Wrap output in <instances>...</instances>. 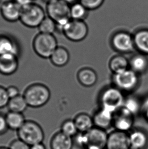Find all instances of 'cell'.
<instances>
[{
	"mask_svg": "<svg viewBox=\"0 0 148 149\" xmlns=\"http://www.w3.org/2000/svg\"><path fill=\"white\" fill-rule=\"evenodd\" d=\"M125 99L122 91L113 86L103 90L100 94V102L102 109L114 113L123 107Z\"/></svg>",
	"mask_w": 148,
	"mask_h": 149,
	"instance_id": "cell-4",
	"label": "cell"
},
{
	"mask_svg": "<svg viewBox=\"0 0 148 149\" xmlns=\"http://www.w3.org/2000/svg\"><path fill=\"white\" fill-rule=\"evenodd\" d=\"M20 49L18 41L14 37L6 34H0V56L13 54L19 56Z\"/></svg>",
	"mask_w": 148,
	"mask_h": 149,
	"instance_id": "cell-14",
	"label": "cell"
},
{
	"mask_svg": "<svg viewBox=\"0 0 148 149\" xmlns=\"http://www.w3.org/2000/svg\"><path fill=\"white\" fill-rule=\"evenodd\" d=\"M33 1H34V0H33Z\"/></svg>",
	"mask_w": 148,
	"mask_h": 149,
	"instance_id": "cell-44",
	"label": "cell"
},
{
	"mask_svg": "<svg viewBox=\"0 0 148 149\" xmlns=\"http://www.w3.org/2000/svg\"><path fill=\"white\" fill-rule=\"evenodd\" d=\"M114 113L104 109H100L92 118L95 127L106 130L113 125Z\"/></svg>",
	"mask_w": 148,
	"mask_h": 149,
	"instance_id": "cell-16",
	"label": "cell"
},
{
	"mask_svg": "<svg viewBox=\"0 0 148 149\" xmlns=\"http://www.w3.org/2000/svg\"><path fill=\"white\" fill-rule=\"evenodd\" d=\"M129 134L115 130L108 134L106 149H129L130 148Z\"/></svg>",
	"mask_w": 148,
	"mask_h": 149,
	"instance_id": "cell-12",
	"label": "cell"
},
{
	"mask_svg": "<svg viewBox=\"0 0 148 149\" xmlns=\"http://www.w3.org/2000/svg\"><path fill=\"white\" fill-rule=\"evenodd\" d=\"M133 115L141 111L142 103L134 96H130L125 99L123 107Z\"/></svg>",
	"mask_w": 148,
	"mask_h": 149,
	"instance_id": "cell-28",
	"label": "cell"
},
{
	"mask_svg": "<svg viewBox=\"0 0 148 149\" xmlns=\"http://www.w3.org/2000/svg\"><path fill=\"white\" fill-rule=\"evenodd\" d=\"M23 95L28 107L38 109L48 102L51 98V92L46 85L34 83L26 88Z\"/></svg>",
	"mask_w": 148,
	"mask_h": 149,
	"instance_id": "cell-1",
	"label": "cell"
},
{
	"mask_svg": "<svg viewBox=\"0 0 148 149\" xmlns=\"http://www.w3.org/2000/svg\"><path fill=\"white\" fill-rule=\"evenodd\" d=\"M39 33L48 34H53L56 31V22L47 16L44 18L40 26H38Z\"/></svg>",
	"mask_w": 148,
	"mask_h": 149,
	"instance_id": "cell-29",
	"label": "cell"
},
{
	"mask_svg": "<svg viewBox=\"0 0 148 149\" xmlns=\"http://www.w3.org/2000/svg\"><path fill=\"white\" fill-rule=\"evenodd\" d=\"M43 1L45 2H46V3L47 4L48 3L51 2V1H54V0H43Z\"/></svg>",
	"mask_w": 148,
	"mask_h": 149,
	"instance_id": "cell-40",
	"label": "cell"
},
{
	"mask_svg": "<svg viewBox=\"0 0 148 149\" xmlns=\"http://www.w3.org/2000/svg\"><path fill=\"white\" fill-rule=\"evenodd\" d=\"M129 149H134V148H133L131 147H130V148H129Z\"/></svg>",
	"mask_w": 148,
	"mask_h": 149,
	"instance_id": "cell-42",
	"label": "cell"
},
{
	"mask_svg": "<svg viewBox=\"0 0 148 149\" xmlns=\"http://www.w3.org/2000/svg\"><path fill=\"white\" fill-rule=\"evenodd\" d=\"M134 122V115L124 107L114 113L113 126L117 130L127 132L132 128Z\"/></svg>",
	"mask_w": 148,
	"mask_h": 149,
	"instance_id": "cell-11",
	"label": "cell"
},
{
	"mask_svg": "<svg viewBox=\"0 0 148 149\" xmlns=\"http://www.w3.org/2000/svg\"><path fill=\"white\" fill-rule=\"evenodd\" d=\"M30 149H46V148L43 143H36L34 145L31 146Z\"/></svg>",
	"mask_w": 148,
	"mask_h": 149,
	"instance_id": "cell-38",
	"label": "cell"
},
{
	"mask_svg": "<svg viewBox=\"0 0 148 149\" xmlns=\"http://www.w3.org/2000/svg\"><path fill=\"white\" fill-rule=\"evenodd\" d=\"M112 80L115 87L122 92H130L134 91L139 84L138 74L131 69L113 74Z\"/></svg>",
	"mask_w": 148,
	"mask_h": 149,
	"instance_id": "cell-7",
	"label": "cell"
},
{
	"mask_svg": "<svg viewBox=\"0 0 148 149\" xmlns=\"http://www.w3.org/2000/svg\"><path fill=\"white\" fill-rule=\"evenodd\" d=\"M74 121L80 133H85L94 127L93 118L85 113L78 114Z\"/></svg>",
	"mask_w": 148,
	"mask_h": 149,
	"instance_id": "cell-24",
	"label": "cell"
},
{
	"mask_svg": "<svg viewBox=\"0 0 148 149\" xmlns=\"http://www.w3.org/2000/svg\"><path fill=\"white\" fill-rule=\"evenodd\" d=\"M113 49L121 53L132 52L135 49L133 36L125 31H119L113 35L111 39Z\"/></svg>",
	"mask_w": 148,
	"mask_h": 149,
	"instance_id": "cell-10",
	"label": "cell"
},
{
	"mask_svg": "<svg viewBox=\"0 0 148 149\" xmlns=\"http://www.w3.org/2000/svg\"><path fill=\"white\" fill-rule=\"evenodd\" d=\"M6 90H7V92L8 94V96L10 99L20 95L19 90L18 89V88H17L16 86H10L7 88H6Z\"/></svg>",
	"mask_w": 148,
	"mask_h": 149,
	"instance_id": "cell-35",
	"label": "cell"
},
{
	"mask_svg": "<svg viewBox=\"0 0 148 149\" xmlns=\"http://www.w3.org/2000/svg\"><path fill=\"white\" fill-rule=\"evenodd\" d=\"M58 47L57 41L53 34L39 33L33 41V48L37 55L42 58H50Z\"/></svg>",
	"mask_w": 148,
	"mask_h": 149,
	"instance_id": "cell-3",
	"label": "cell"
},
{
	"mask_svg": "<svg viewBox=\"0 0 148 149\" xmlns=\"http://www.w3.org/2000/svg\"><path fill=\"white\" fill-rule=\"evenodd\" d=\"M135 49L140 54H148V29L137 31L133 35Z\"/></svg>",
	"mask_w": 148,
	"mask_h": 149,
	"instance_id": "cell-21",
	"label": "cell"
},
{
	"mask_svg": "<svg viewBox=\"0 0 148 149\" xmlns=\"http://www.w3.org/2000/svg\"><path fill=\"white\" fill-rule=\"evenodd\" d=\"M8 128L5 115L0 113V135L4 134L7 131Z\"/></svg>",
	"mask_w": 148,
	"mask_h": 149,
	"instance_id": "cell-34",
	"label": "cell"
},
{
	"mask_svg": "<svg viewBox=\"0 0 148 149\" xmlns=\"http://www.w3.org/2000/svg\"><path fill=\"white\" fill-rule=\"evenodd\" d=\"M105 0H79L89 11L95 10L102 6Z\"/></svg>",
	"mask_w": 148,
	"mask_h": 149,
	"instance_id": "cell-31",
	"label": "cell"
},
{
	"mask_svg": "<svg viewBox=\"0 0 148 149\" xmlns=\"http://www.w3.org/2000/svg\"><path fill=\"white\" fill-rule=\"evenodd\" d=\"M88 12L89 10L79 2L70 6V17L73 20L84 21L88 16Z\"/></svg>",
	"mask_w": 148,
	"mask_h": 149,
	"instance_id": "cell-27",
	"label": "cell"
},
{
	"mask_svg": "<svg viewBox=\"0 0 148 149\" xmlns=\"http://www.w3.org/2000/svg\"><path fill=\"white\" fill-rule=\"evenodd\" d=\"M22 8L13 0L3 2L0 7V13L5 20L10 22L20 20Z\"/></svg>",
	"mask_w": 148,
	"mask_h": 149,
	"instance_id": "cell-13",
	"label": "cell"
},
{
	"mask_svg": "<svg viewBox=\"0 0 148 149\" xmlns=\"http://www.w3.org/2000/svg\"><path fill=\"white\" fill-rule=\"evenodd\" d=\"M129 61L122 55H117L112 57L109 62V68L113 74L118 73L128 69Z\"/></svg>",
	"mask_w": 148,
	"mask_h": 149,
	"instance_id": "cell-25",
	"label": "cell"
},
{
	"mask_svg": "<svg viewBox=\"0 0 148 149\" xmlns=\"http://www.w3.org/2000/svg\"><path fill=\"white\" fill-rule=\"evenodd\" d=\"M61 131L66 135L72 137L77 135L79 132L74 120H66L61 126Z\"/></svg>",
	"mask_w": 148,
	"mask_h": 149,
	"instance_id": "cell-30",
	"label": "cell"
},
{
	"mask_svg": "<svg viewBox=\"0 0 148 149\" xmlns=\"http://www.w3.org/2000/svg\"><path fill=\"white\" fill-rule=\"evenodd\" d=\"M28 107V105L24 95L21 94L10 99L7 105L9 111L16 113H24Z\"/></svg>",
	"mask_w": 148,
	"mask_h": 149,
	"instance_id": "cell-26",
	"label": "cell"
},
{
	"mask_svg": "<svg viewBox=\"0 0 148 149\" xmlns=\"http://www.w3.org/2000/svg\"><path fill=\"white\" fill-rule=\"evenodd\" d=\"M9 100L6 88L0 85V109L7 107Z\"/></svg>",
	"mask_w": 148,
	"mask_h": 149,
	"instance_id": "cell-32",
	"label": "cell"
},
{
	"mask_svg": "<svg viewBox=\"0 0 148 149\" xmlns=\"http://www.w3.org/2000/svg\"><path fill=\"white\" fill-rule=\"evenodd\" d=\"M129 66L137 74L144 73L148 69V60L142 54H135L129 61Z\"/></svg>",
	"mask_w": 148,
	"mask_h": 149,
	"instance_id": "cell-22",
	"label": "cell"
},
{
	"mask_svg": "<svg viewBox=\"0 0 148 149\" xmlns=\"http://www.w3.org/2000/svg\"><path fill=\"white\" fill-rule=\"evenodd\" d=\"M2 1V0H0V3H1V2Z\"/></svg>",
	"mask_w": 148,
	"mask_h": 149,
	"instance_id": "cell-43",
	"label": "cell"
},
{
	"mask_svg": "<svg viewBox=\"0 0 148 149\" xmlns=\"http://www.w3.org/2000/svg\"><path fill=\"white\" fill-rule=\"evenodd\" d=\"M70 58V53L64 47L58 46L50 56L51 63L55 66L62 67L68 63Z\"/></svg>",
	"mask_w": 148,
	"mask_h": 149,
	"instance_id": "cell-20",
	"label": "cell"
},
{
	"mask_svg": "<svg viewBox=\"0 0 148 149\" xmlns=\"http://www.w3.org/2000/svg\"><path fill=\"white\" fill-rule=\"evenodd\" d=\"M19 6L24 8L33 3V0H13Z\"/></svg>",
	"mask_w": 148,
	"mask_h": 149,
	"instance_id": "cell-37",
	"label": "cell"
},
{
	"mask_svg": "<svg viewBox=\"0 0 148 149\" xmlns=\"http://www.w3.org/2000/svg\"><path fill=\"white\" fill-rule=\"evenodd\" d=\"M77 79L81 85L85 87L94 86L98 81V75L95 71L90 68H83L77 73Z\"/></svg>",
	"mask_w": 148,
	"mask_h": 149,
	"instance_id": "cell-19",
	"label": "cell"
},
{
	"mask_svg": "<svg viewBox=\"0 0 148 149\" xmlns=\"http://www.w3.org/2000/svg\"><path fill=\"white\" fill-rule=\"evenodd\" d=\"M108 134L104 129L93 127L77 137V142L84 149H104Z\"/></svg>",
	"mask_w": 148,
	"mask_h": 149,
	"instance_id": "cell-2",
	"label": "cell"
},
{
	"mask_svg": "<svg viewBox=\"0 0 148 149\" xmlns=\"http://www.w3.org/2000/svg\"><path fill=\"white\" fill-rule=\"evenodd\" d=\"M72 137L62 133V131L55 133L50 141L51 149H72Z\"/></svg>",
	"mask_w": 148,
	"mask_h": 149,
	"instance_id": "cell-18",
	"label": "cell"
},
{
	"mask_svg": "<svg viewBox=\"0 0 148 149\" xmlns=\"http://www.w3.org/2000/svg\"><path fill=\"white\" fill-rule=\"evenodd\" d=\"M46 12L47 16L55 22L71 19L70 5L62 0H54L47 3Z\"/></svg>",
	"mask_w": 148,
	"mask_h": 149,
	"instance_id": "cell-8",
	"label": "cell"
},
{
	"mask_svg": "<svg viewBox=\"0 0 148 149\" xmlns=\"http://www.w3.org/2000/svg\"><path fill=\"white\" fill-rule=\"evenodd\" d=\"M46 16L43 8L33 2L22 8L20 21L23 25L28 28H38Z\"/></svg>",
	"mask_w": 148,
	"mask_h": 149,
	"instance_id": "cell-6",
	"label": "cell"
},
{
	"mask_svg": "<svg viewBox=\"0 0 148 149\" xmlns=\"http://www.w3.org/2000/svg\"><path fill=\"white\" fill-rule=\"evenodd\" d=\"M18 56L13 54L0 56V73L9 76L13 74L18 70Z\"/></svg>",
	"mask_w": 148,
	"mask_h": 149,
	"instance_id": "cell-15",
	"label": "cell"
},
{
	"mask_svg": "<svg viewBox=\"0 0 148 149\" xmlns=\"http://www.w3.org/2000/svg\"><path fill=\"white\" fill-rule=\"evenodd\" d=\"M18 139L29 146L43 143L45 134L43 129L37 122L26 120L22 127L17 131Z\"/></svg>",
	"mask_w": 148,
	"mask_h": 149,
	"instance_id": "cell-5",
	"label": "cell"
},
{
	"mask_svg": "<svg viewBox=\"0 0 148 149\" xmlns=\"http://www.w3.org/2000/svg\"><path fill=\"white\" fill-rule=\"evenodd\" d=\"M0 149H10L9 148L5 147H0Z\"/></svg>",
	"mask_w": 148,
	"mask_h": 149,
	"instance_id": "cell-41",
	"label": "cell"
},
{
	"mask_svg": "<svg viewBox=\"0 0 148 149\" xmlns=\"http://www.w3.org/2000/svg\"><path fill=\"white\" fill-rule=\"evenodd\" d=\"M63 1L66 2V3L70 5H72V4L77 3V2H79V0H62Z\"/></svg>",
	"mask_w": 148,
	"mask_h": 149,
	"instance_id": "cell-39",
	"label": "cell"
},
{
	"mask_svg": "<svg viewBox=\"0 0 148 149\" xmlns=\"http://www.w3.org/2000/svg\"><path fill=\"white\" fill-rule=\"evenodd\" d=\"M30 146L18 139L12 141L9 148L10 149H30Z\"/></svg>",
	"mask_w": 148,
	"mask_h": 149,
	"instance_id": "cell-33",
	"label": "cell"
},
{
	"mask_svg": "<svg viewBox=\"0 0 148 149\" xmlns=\"http://www.w3.org/2000/svg\"><path fill=\"white\" fill-rule=\"evenodd\" d=\"M131 147L136 149H145L148 146V135L141 129L132 130L129 134Z\"/></svg>",
	"mask_w": 148,
	"mask_h": 149,
	"instance_id": "cell-17",
	"label": "cell"
},
{
	"mask_svg": "<svg viewBox=\"0 0 148 149\" xmlns=\"http://www.w3.org/2000/svg\"><path fill=\"white\" fill-rule=\"evenodd\" d=\"M5 116L9 129L13 130L18 131L26 121L23 113L9 111Z\"/></svg>",
	"mask_w": 148,
	"mask_h": 149,
	"instance_id": "cell-23",
	"label": "cell"
},
{
	"mask_svg": "<svg viewBox=\"0 0 148 149\" xmlns=\"http://www.w3.org/2000/svg\"><path fill=\"white\" fill-rule=\"evenodd\" d=\"M141 111L143 113L145 119L148 122V96L142 103Z\"/></svg>",
	"mask_w": 148,
	"mask_h": 149,
	"instance_id": "cell-36",
	"label": "cell"
},
{
	"mask_svg": "<svg viewBox=\"0 0 148 149\" xmlns=\"http://www.w3.org/2000/svg\"><path fill=\"white\" fill-rule=\"evenodd\" d=\"M62 33L70 41L73 42L81 41L88 35V26L83 20L71 19L66 24Z\"/></svg>",
	"mask_w": 148,
	"mask_h": 149,
	"instance_id": "cell-9",
	"label": "cell"
}]
</instances>
